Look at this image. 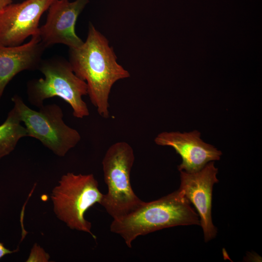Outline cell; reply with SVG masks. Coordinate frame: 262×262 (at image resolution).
<instances>
[{
  "mask_svg": "<svg viewBox=\"0 0 262 262\" xmlns=\"http://www.w3.org/2000/svg\"><path fill=\"white\" fill-rule=\"evenodd\" d=\"M107 38L90 23L85 42L79 48L69 49V63L75 74L86 82L87 94L98 114L110 116L109 98L117 81L130 74L116 61Z\"/></svg>",
  "mask_w": 262,
  "mask_h": 262,
  "instance_id": "cell-1",
  "label": "cell"
},
{
  "mask_svg": "<svg viewBox=\"0 0 262 262\" xmlns=\"http://www.w3.org/2000/svg\"><path fill=\"white\" fill-rule=\"evenodd\" d=\"M200 225L199 217L179 189L159 199L143 201L135 210L113 219L111 232L118 234L132 247L138 237L165 228Z\"/></svg>",
  "mask_w": 262,
  "mask_h": 262,
  "instance_id": "cell-2",
  "label": "cell"
},
{
  "mask_svg": "<svg viewBox=\"0 0 262 262\" xmlns=\"http://www.w3.org/2000/svg\"><path fill=\"white\" fill-rule=\"evenodd\" d=\"M103 195L93 174L68 172L62 176L50 197L58 218L70 229L88 233L96 239L84 214L95 204H100Z\"/></svg>",
  "mask_w": 262,
  "mask_h": 262,
  "instance_id": "cell-3",
  "label": "cell"
},
{
  "mask_svg": "<svg viewBox=\"0 0 262 262\" xmlns=\"http://www.w3.org/2000/svg\"><path fill=\"white\" fill-rule=\"evenodd\" d=\"M38 68L44 78L28 84V99L32 105L39 108L46 99L58 97L70 105L74 117L82 118L89 115L82 98L87 94V84L75 74L69 62L51 59L41 62Z\"/></svg>",
  "mask_w": 262,
  "mask_h": 262,
  "instance_id": "cell-4",
  "label": "cell"
},
{
  "mask_svg": "<svg viewBox=\"0 0 262 262\" xmlns=\"http://www.w3.org/2000/svg\"><path fill=\"white\" fill-rule=\"evenodd\" d=\"M135 160L132 147L118 142L107 150L102 164L107 193L100 205L115 219L137 208L143 202L135 194L131 183V172Z\"/></svg>",
  "mask_w": 262,
  "mask_h": 262,
  "instance_id": "cell-5",
  "label": "cell"
},
{
  "mask_svg": "<svg viewBox=\"0 0 262 262\" xmlns=\"http://www.w3.org/2000/svg\"><path fill=\"white\" fill-rule=\"evenodd\" d=\"M27 132V136L39 140L55 155L64 157L80 141L81 136L64 122L62 109L56 104L43 105L38 111L31 109L18 96L12 98Z\"/></svg>",
  "mask_w": 262,
  "mask_h": 262,
  "instance_id": "cell-6",
  "label": "cell"
},
{
  "mask_svg": "<svg viewBox=\"0 0 262 262\" xmlns=\"http://www.w3.org/2000/svg\"><path fill=\"white\" fill-rule=\"evenodd\" d=\"M55 0H26L7 6L0 13V43L18 46L38 34L42 15Z\"/></svg>",
  "mask_w": 262,
  "mask_h": 262,
  "instance_id": "cell-7",
  "label": "cell"
},
{
  "mask_svg": "<svg viewBox=\"0 0 262 262\" xmlns=\"http://www.w3.org/2000/svg\"><path fill=\"white\" fill-rule=\"evenodd\" d=\"M180 172L179 189L196 210L204 240L207 242L215 237L217 231L212 222V202L213 186L218 182V169L215 167L214 161H211L197 172Z\"/></svg>",
  "mask_w": 262,
  "mask_h": 262,
  "instance_id": "cell-8",
  "label": "cell"
},
{
  "mask_svg": "<svg viewBox=\"0 0 262 262\" xmlns=\"http://www.w3.org/2000/svg\"><path fill=\"white\" fill-rule=\"evenodd\" d=\"M89 0H56L48 9L45 24L39 27L38 35L47 48L63 44L69 49L80 47L83 43L76 34L75 27L77 18Z\"/></svg>",
  "mask_w": 262,
  "mask_h": 262,
  "instance_id": "cell-9",
  "label": "cell"
},
{
  "mask_svg": "<svg viewBox=\"0 0 262 262\" xmlns=\"http://www.w3.org/2000/svg\"><path fill=\"white\" fill-rule=\"evenodd\" d=\"M200 136L197 131L184 133L164 131L159 134L154 142L159 146L173 147L180 156L182 162L178 166L179 171L194 173L209 162L220 160L222 155L221 151L203 142Z\"/></svg>",
  "mask_w": 262,
  "mask_h": 262,
  "instance_id": "cell-10",
  "label": "cell"
},
{
  "mask_svg": "<svg viewBox=\"0 0 262 262\" xmlns=\"http://www.w3.org/2000/svg\"><path fill=\"white\" fill-rule=\"evenodd\" d=\"M23 45L6 46L0 43V99L11 80L18 73L39 67L45 49L38 33Z\"/></svg>",
  "mask_w": 262,
  "mask_h": 262,
  "instance_id": "cell-11",
  "label": "cell"
},
{
  "mask_svg": "<svg viewBox=\"0 0 262 262\" xmlns=\"http://www.w3.org/2000/svg\"><path fill=\"white\" fill-rule=\"evenodd\" d=\"M21 122L16 109L13 107L0 125V159L12 152L21 138L27 136L26 128Z\"/></svg>",
  "mask_w": 262,
  "mask_h": 262,
  "instance_id": "cell-12",
  "label": "cell"
},
{
  "mask_svg": "<svg viewBox=\"0 0 262 262\" xmlns=\"http://www.w3.org/2000/svg\"><path fill=\"white\" fill-rule=\"evenodd\" d=\"M49 255L39 245L34 244L26 262H48Z\"/></svg>",
  "mask_w": 262,
  "mask_h": 262,
  "instance_id": "cell-13",
  "label": "cell"
},
{
  "mask_svg": "<svg viewBox=\"0 0 262 262\" xmlns=\"http://www.w3.org/2000/svg\"><path fill=\"white\" fill-rule=\"evenodd\" d=\"M18 251L17 249L11 250L6 248L3 244L0 242V260L6 255L12 254Z\"/></svg>",
  "mask_w": 262,
  "mask_h": 262,
  "instance_id": "cell-14",
  "label": "cell"
},
{
  "mask_svg": "<svg viewBox=\"0 0 262 262\" xmlns=\"http://www.w3.org/2000/svg\"><path fill=\"white\" fill-rule=\"evenodd\" d=\"M13 2L12 0H0V13L8 5Z\"/></svg>",
  "mask_w": 262,
  "mask_h": 262,
  "instance_id": "cell-15",
  "label": "cell"
}]
</instances>
